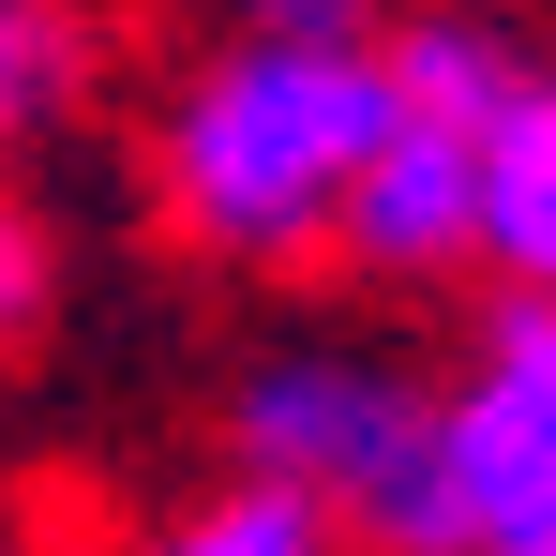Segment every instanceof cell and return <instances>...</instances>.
<instances>
[{
  "label": "cell",
  "mask_w": 556,
  "mask_h": 556,
  "mask_svg": "<svg viewBox=\"0 0 556 556\" xmlns=\"http://www.w3.org/2000/svg\"><path fill=\"white\" fill-rule=\"evenodd\" d=\"M46 316H61V241H46L30 195H0V362L46 346Z\"/></svg>",
  "instance_id": "8"
},
{
  "label": "cell",
  "mask_w": 556,
  "mask_h": 556,
  "mask_svg": "<svg viewBox=\"0 0 556 556\" xmlns=\"http://www.w3.org/2000/svg\"><path fill=\"white\" fill-rule=\"evenodd\" d=\"M136 556H346V527H331L301 481H271V466H226V481H195Z\"/></svg>",
  "instance_id": "6"
},
{
  "label": "cell",
  "mask_w": 556,
  "mask_h": 556,
  "mask_svg": "<svg viewBox=\"0 0 556 556\" xmlns=\"http://www.w3.org/2000/svg\"><path fill=\"white\" fill-rule=\"evenodd\" d=\"M226 30H362V0H226Z\"/></svg>",
  "instance_id": "9"
},
{
  "label": "cell",
  "mask_w": 556,
  "mask_h": 556,
  "mask_svg": "<svg viewBox=\"0 0 556 556\" xmlns=\"http://www.w3.org/2000/svg\"><path fill=\"white\" fill-rule=\"evenodd\" d=\"M76 91V0H0V136H30Z\"/></svg>",
  "instance_id": "7"
},
{
  "label": "cell",
  "mask_w": 556,
  "mask_h": 556,
  "mask_svg": "<svg viewBox=\"0 0 556 556\" xmlns=\"http://www.w3.org/2000/svg\"><path fill=\"white\" fill-rule=\"evenodd\" d=\"M542 91V61L496 30V15H391L376 30V151L346 211H331V256L376 286H452L481 271V166H496V136H511V105Z\"/></svg>",
  "instance_id": "2"
},
{
  "label": "cell",
  "mask_w": 556,
  "mask_h": 556,
  "mask_svg": "<svg viewBox=\"0 0 556 556\" xmlns=\"http://www.w3.org/2000/svg\"><path fill=\"white\" fill-rule=\"evenodd\" d=\"M421 376L391 346H271L226 391V452L301 481L346 556H437V496H421Z\"/></svg>",
  "instance_id": "3"
},
{
  "label": "cell",
  "mask_w": 556,
  "mask_h": 556,
  "mask_svg": "<svg viewBox=\"0 0 556 556\" xmlns=\"http://www.w3.org/2000/svg\"><path fill=\"white\" fill-rule=\"evenodd\" d=\"M481 271L556 301V76L511 105V136H496V166H481Z\"/></svg>",
  "instance_id": "5"
},
{
  "label": "cell",
  "mask_w": 556,
  "mask_h": 556,
  "mask_svg": "<svg viewBox=\"0 0 556 556\" xmlns=\"http://www.w3.org/2000/svg\"><path fill=\"white\" fill-rule=\"evenodd\" d=\"M437 556H556V301H496L452 376H421Z\"/></svg>",
  "instance_id": "4"
},
{
  "label": "cell",
  "mask_w": 556,
  "mask_h": 556,
  "mask_svg": "<svg viewBox=\"0 0 556 556\" xmlns=\"http://www.w3.org/2000/svg\"><path fill=\"white\" fill-rule=\"evenodd\" d=\"M362 151H376V30H226L151 121V195L195 256L286 271V256H331Z\"/></svg>",
  "instance_id": "1"
}]
</instances>
